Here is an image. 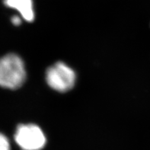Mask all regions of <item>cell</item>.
<instances>
[{
  "label": "cell",
  "instance_id": "obj_1",
  "mask_svg": "<svg viewBox=\"0 0 150 150\" xmlns=\"http://www.w3.org/2000/svg\"><path fill=\"white\" fill-rule=\"evenodd\" d=\"M26 79V70L21 58L15 53H8L0 58V86L17 89Z\"/></svg>",
  "mask_w": 150,
  "mask_h": 150
},
{
  "label": "cell",
  "instance_id": "obj_2",
  "mask_svg": "<svg viewBox=\"0 0 150 150\" xmlns=\"http://www.w3.org/2000/svg\"><path fill=\"white\" fill-rule=\"evenodd\" d=\"M76 72L63 62H57L47 69L46 81L52 89L59 92H67L74 87Z\"/></svg>",
  "mask_w": 150,
  "mask_h": 150
},
{
  "label": "cell",
  "instance_id": "obj_3",
  "mask_svg": "<svg viewBox=\"0 0 150 150\" xmlns=\"http://www.w3.org/2000/svg\"><path fill=\"white\" fill-rule=\"evenodd\" d=\"M15 140L22 150H41L47 139L44 132L35 124H21L17 127Z\"/></svg>",
  "mask_w": 150,
  "mask_h": 150
},
{
  "label": "cell",
  "instance_id": "obj_4",
  "mask_svg": "<svg viewBox=\"0 0 150 150\" xmlns=\"http://www.w3.org/2000/svg\"><path fill=\"white\" fill-rule=\"evenodd\" d=\"M5 4L8 7L18 10L25 21L30 22L34 19L32 0H5Z\"/></svg>",
  "mask_w": 150,
  "mask_h": 150
},
{
  "label": "cell",
  "instance_id": "obj_5",
  "mask_svg": "<svg viewBox=\"0 0 150 150\" xmlns=\"http://www.w3.org/2000/svg\"><path fill=\"white\" fill-rule=\"evenodd\" d=\"M0 150H11L9 140L2 133H0Z\"/></svg>",
  "mask_w": 150,
  "mask_h": 150
},
{
  "label": "cell",
  "instance_id": "obj_6",
  "mask_svg": "<svg viewBox=\"0 0 150 150\" xmlns=\"http://www.w3.org/2000/svg\"><path fill=\"white\" fill-rule=\"evenodd\" d=\"M11 21L15 25H19L21 24V18L18 16H14L12 18H11Z\"/></svg>",
  "mask_w": 150,
  "mask_h": 150
}]
</instances>
